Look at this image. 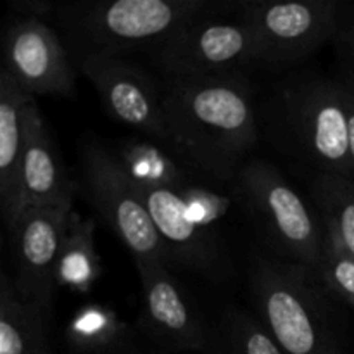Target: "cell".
<instances>
[{"mask_svg":"<svg viewBox=\"0 0 354 354\" xmlns=\"http://www.w3.org/2000/svg\"><path fill=\"white\" fill-rule=\"evenodd\" d=\"M133 183L142 187H162L180 190L189 185L185 162L147 138H130L113 151Z\"/></svg>","mask_w":354,"mask_h":354,"instance_id":"cell-18","label":"cell"},{"mask_svg":"<svg viewBox=\"0 0 354 354\" xmlns=\"http://www.w3.org/2000/svg\"><path fill=\"white\" fill-rule=\"evenodd\" d=\"M137 189L165 244L169 263L196 272H213L220 265L214 235L190 220L180 190L142 185H137Z\"/></svg>","mask_w":354,"mask_h":354,"instance_id":"cell-14","label":"cell"},{"mask_svg":"<svg viewBox=\"0 0 354 354\" xmlns=\"http://www.w3.org/2000/svg\"><path fill=\"white\" fill-rule=\"evenodd\" d=\"M66 335L75 348L86 353H100L124 344L130 328L109 306L86 304L71 318Z\"/></svg>","mask_w":354,"mask_h":354,"instance_id":"cell-20","label":"cell"},{"mask_svg":"<svg viewBox=\"0 0 354 354\" xmlns=\"http://www.w3.org/2000/svg\"><path fill=\"white\" fill-rule=\"evenodd\" d=\"M144 296L142 324L161 348L199 351L207 344L204 324L187 290L166 265L138 266Z\"/></svg>","mask_w":354,"mask_h":354,"instance_id":"cell-12","label":"cell"},{"mask_svg":"<svg viewBox=\"0 0 354 354\" xmlns=\"http://www.w3.org/2000/svg\"><path fill=\"white\" fill-rule=\"evenodd\" d=\"M239 189L261 230L287 261L317 268L325 227L270 162L251 161L237 175Z\"/></svg>","mask_w":354,"mask_h":354,"instance_id":"cell-5","label":"cell"},{"mask_svg":"<svg viewBox=\"0 0 354 354\" xmlns=\"http://www.w3.org/2000/svg\"><path fill=\"white\" fill-rule=\"evenodd\" d=\"M259 322L286 354H344L328 290L310 266L261 259L251 279Z\"/></svg>","mask_w":354,"mask_h":354,"instance_id":"cell-3","label":"cell"},{"mask_svg":"<svg viewBox=\"0 0 354 354\" xmlns=\"http://www.w3.org/2000/svg\"><path fill=\"white\" fill-rule=\"evenodd\" d=\"M161 95L168 151L220 182L239 175L258 140L244 76L166 80Z\"/></svg>","mask_w":354,"mask_h":354,"instance_id":"cell-1","label":"cell"},{"mask_svg":"<svg viewBox=\"0 0 354 354\" xmlns=\"http://www.w3.org/2000/svg\"><path fill=\"white\" fill-rule=\"evenodd\" d=\"M82 178L93 207L138 266H169L168 252L133 180L113 151L95 140L82 149Z\"/></svg>","mask_w":354,"mask_h":354,"instance_id":"cell-4","label":"cell"},{"mask_svg":"<svg viewBox=\"0 0 354 354\" xmlns=\"http://www.w3.org/2000/svg\"><path fill=\"white\" fill-rule=\"evenodd\" d=\"M180 196L185 203L190 220L209 234H213V228L216 227L218 221L225 218V214L230 209V199L207 187L189 183L180 189Z\"/></svg>","mask_w":354,"mask_h":354,"instance_id":"cell-23","label":"cell"},{"mask_svg":"<svg viewBox=\"0 0 354 354\" xmlns=\"http://www.w3.org/2000/svg\"><path fill=\"white\" fill-rule=\"evenodd\" d=\"M283 106L290 130L315 168L353 178L344 88L325 76L294 80L283 90Z\"/></svg>","mask_w":354,"mask_h":354,"instance_id":"cell-7","label":"cell"},{"mask_svg":"<svg viewBox=\"0 0 354 354\" xmlns=\"http://www.w3.org/2000/svg\"><path fill=\"white\" fill-rule=\"evenodd\" d=\"M16 80L0 71V206L9 228L19 214L21 158H23V109L30 100Z\"/></svg>","mask_w":354,"mask_h":354,"instance_id":"cell-15","label":"cell"},{"mask_svg":"<svg viewBox=\"0 0 354 354\" xmlns=\"http://www.w3.org/2000/svg\"><path fill=\"white\" fill-rule=\"evenodd\" d=\"M315 273L330 296L339 297L354 308V256L327 228L324 252Z\"/></svg>","mask_w":354,"mask_h":354,"instance_id":"cell-21","label":"cell"},{"mask_svg":"<svg viewBox=\"0 0 354 354\" xmlns=\"http://www.w3.org/2000/svg\"><path fill=\"white\" fill-rule=\"evenodd\" d=\"M3 61V69L33 99L71 97L75 92L71 57L59 35L41 19L19 16L9 24Z\"/></svg>","mask_w":354,"mask_h":354,"instance_id":"cell-9","label":"cell"},{"mask_svg":"<svg viewBox=\"0 0 354 354\" xmlns=\"http://www.w3.org/2000/svg\"><path fill=\"white\" fill-rule=\"evenodd\" d=\"M335 55L334 80L354 95V6L341 3L337 31L332 38Z\"/></svg>","mask_w":354,"mask_h":354,"instance_id":"cell-24","label":"cell"},{"mask_svg":"<svg viewBox=\"0 0 354 354\" xmlns=\"http://www.w3.org/2000/svg\"><path fill=\"white\" fill-rule=\"evenodd\" d=\"M213 7L206 0H116L62 6L55 16L62 44L78 62L137 50L147 54Z\"/></svg>","mask_w":354,"mask_h":354,"instance_id":"cell-2","label":"cell"},{"mask_svg":"<svg viewBox=\"0 0 354 354\" xmlns=\"http://www.w3.org/2000/svg\"><path fill=\"white\" fill-rule=\"evenodd\" d=\"M227 341L232 354H286L261 322L244 313L230 317Z\"/></svg>","mask_w":354,"mask_h":354,"instance_id":"cell-22","label":"cell"},{"mask_svg":"<svg viewBox=\"0 0 354 354\" xmlns=\"http://www.w3.org/2000/svg\"><path fill=\"white\" fill-rule=\"evenodd\" d=\"M16 9L21 16L35 17V19H44L50 16L52 10H57V7L50 2H40V0H23L16 3Z\"/></svg>","mask_w":354,"mask_h":354,"instance_id":"cell-25","label":"cell"},{"mask_svg":"<svg viewBox=\"0 0 354 354\" xmlns=\"http://www.w3.org/2000/svg\"><path fill=\"white\" fill-rule=\"evenodd\" d=\"M337 0L244 2L242 17L254 40L252 66L287 68L332 44L339 23Z\"/></svg>","mask_w":354,"mask_h":354,"instance_id":"cell-6","label":"cell"},{"mask_svg":"<svg viewBox=\"0 0 354 354\" xmlns=\"http://www.w3.org/2000/svg\"><path fill=\"white\" fill-rule=\"evenodd\" d=\"M71 211L26 209L9 228L17 292L26 303L52 313L57 292L55 265L59 248Z\"/></svg>","mask_w":354,"mask_h":354,"instance_id":"cell-11","label":"cell"},{"mask_svg":"<svg viewBox=\"0 0 354 354\" xmlns=\"http://www.w3.org/2000/svg\"><path fill=\"white\" fill-rule=\"evenodd\" d=\"M75 64L99 92L114 120L166 145L161 90L144 68L124 57H90Z\"/></svg>","mask_w":354,"mask_h":354,"instance_id":"cell-10","label":"cell"},{"mask_svg":"<svg viewBox=\"0 0 354 354\" xmlns=\"http://www.w3.org/2000/svg\"><path fill=\"white\" fill-rule=\"evenodd\" d=\"M346 92V113H348V133H349V159H351V173L354 180V95Z\"/></svg>","mask_w":354,"mask_h":354,"instance_id":"cell-26","label":"cell"},{"mask_svg":"<svg viewBox=\"0 0 354 354\" xmlns=\"http://www.w3.org/2000/svg\"><path fill=\"white\" fill-rule=\"evenodd\" d=\"M23 135L19 214L26 209L73 211L75 189L35 99L23 109Z\"/></svg>","mask_w":354,"mask_h":354,"instance_id":"cell-13","label":"cell"},{"mask_svg":"<svg viewBox=\"0 0 354 354\" xmlns=\"http://www.w3.org/2000/svg\"><path fill=\"white\" fill-rule=\"evenodd\" d=\"M50 313L26 303L12 279H0V354H50Z\"/></svg>","mask_w":354,"mask_h":354,"instance_id":"cell-16","label":"cell"},{"mask_svg":"<svg viewBox=\"0 0 354 354\" xmlns=\"http://www.w3.org/2000/svg\"><path fill=\"white\" fill-rule=\"evenodd\" d=\"M95 221L69 213L55 265L57 289L86 294L100 279V256L95 245Z\"/></svg>","mask_w":354,"mask_h":354,"instance_id":"cell-17","label":"cell"},{"mask_svg":"<svg viewBox=\"0 0 354 354\" xmlns=\"http://www.w3.org/2000/svg\"><path fill=\"white\" fill-rule=\"evenodd\" d=\"M322 223L354 256V180L337 173H322L311 183Z\"/></svg>","mask_w":354,"mask_h":354,"instance_id":"cell-19","label":"cell"},{"mask_svg":"<svg viewBox=\"0 0 354 354\" xmlns=\"http://www.w3.org/2000/svg\"><path fill=\"white\" fill-rule=\"evenodd\" d=\"M147 55L168 80L213 78L237 75L252 66L254 40L242 14L237 21H218L214 14H206Z\"/></svg>","mask_w":354,"mask_h":354,"instance_id":"cell-8","label":"cell"}]
</instances>
